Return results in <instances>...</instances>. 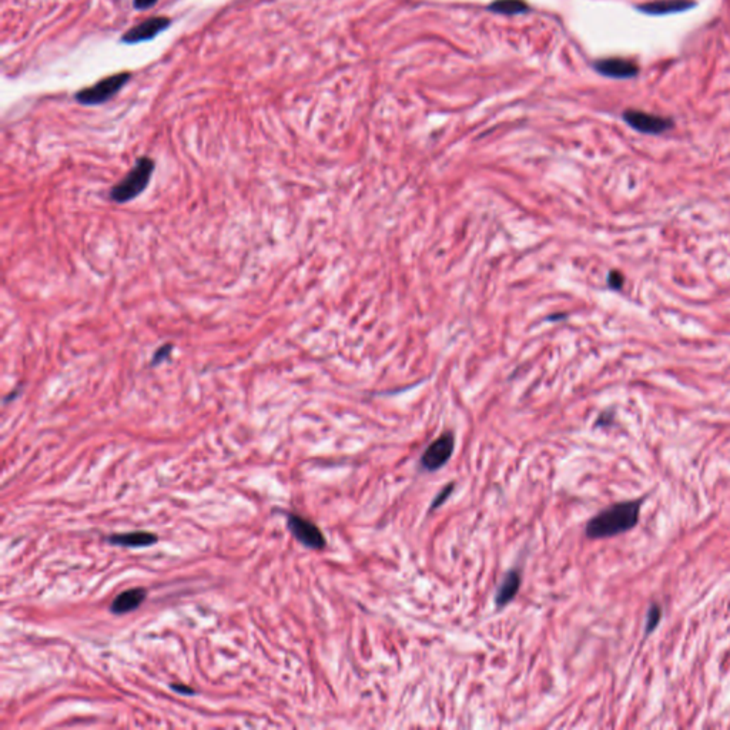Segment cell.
Returning <instances> with one entry per match:
<instances>
[{"label":"cell","mask_w":730,"mask_h":730,"mask_svg":"<svg viewBox=\"0 0 730 730\" xmlns=\"http://www.w3.org/2000/svg\"><path fill=\"white\" fill-rule=\"evenodd\" d=\"M642 501H626L615 503L597 517H594L585 529V534L591 539L612 538L633 529L639 521V510Z\"/></svg>","instance_id":"cell-1"},{"label":"cell","mask_w":730,"mask_h":730,"mask_svg":"<svg viewBox=\"0 0 730 730\" xmlns=\"http://www.w3.org/2000/svg\"><path fill=\"white\" fill-rule=\"evenodd\" d=\"M155 160L150 157H140L134 167L124 176L121 181L110 190V200L117 204H124L136 197H138L145 189H148L153 172H155Z\"/></svg>","instance_id":"cell-2"},{"label":"cell","mask_w":730,"mask_h":730,"mask_svg":"<svg viewBox=\"0 0 730 730\" xmlns=\"http://www.w3.org/2000/svg\"><path fill=\"white\" fill-rule=\"evenodd\" d=\"M131 79L130 71H120L99 80L96 85L82 89L75 95L78 103L83 106H97L113 99Z\"/></svg>","instance_id":"cell-3"},{"label":"cell","mask_w":730,"mask_h":730,"mask_svg":"<svg viewBox=\"0 0 730 730\" xmlns=\"http://www.w3.org/2000/svg\"><path fill=\"white\" fill-rule=\"evenodd\" d=\"M454 450L455 436L453 432H445L428 445L419 460V464L428 472L438 471L451 460Z\"/></svg>","instance_id":"cell-4"},{"label":"cell","mask_w":730,"mask_h":730,"mask_svg":"<svg viewBox=\"0 0 730 730\" xmlns=\"http://www.w3.org/2000/svg\"><path fill=\"white\" fill-rule=\"evenodd\" d=\"M623 120L633 130L643 133V134H653V136L662 134L675 126L672 119L661 117L656 114H649V113H645L640 110H632V109L623 112Z\"/></svg>","instance_id":"cell-5"},{"label":"cell","mask_w":730,"mask_h":730,"mask_svg":"<svg viewBox=\"0 0 730 730\" xmlns=\"http://www.w3.org/2000/svg\"><path fill=\"white\" fill-rule=\"evenodd\" d=\"M287 524L289 532L304 546L310 549H323L327 545L323 532L311 521L296 514H289L287 517Z\"/></svg>","instance_id":"cell-6"},{"label":"cell","mask_w":730,"mask_h":730,"mask_svg":"<svg viewBox=\"0 0 730 730\" xmlns=\"http://www.w3.org/2000/svg\"><path fill=\"white\" fill-rule=\"evenodd\" d=\"M172 26V19L166 16H155L143 20L141 23L128 29L123 36L121 42L126 44H136L141 42H148L155 39L162 32L167 30Z\"/></svg>","instance_id":"cell-7"},{"label":"cell","mask_w":730,"mask_h":730,"mask_svg":"<svg viewBox=\"0 0 730 730\" xmlns=\"http://www.w3.org/2000/svg\"><path fill=\"white\" fill-rule=\"evenodd\" d=\"M594 67L601 75L612 79H632L639 75V66L633 60L622 57L601 59L595 61Z\"/></svg>","instance_id":"cell-8"},{"label":"cell","mask_w":730,"mask_h":730,"mask_svg":"<svg viewBox=\"0 0 730 730\" xmlns=\"http://www.w3.org/2000/svg\"><path fill=\"white\" fill-rule=\"evenodd\" d=\"M696 4L693 0H654V2H647L636 6V9L640 13L650 15V16H666L674 13L686 12L692 8H695Z\"/></svg>","instance_id":"cell-9"},{"label":"cell","mask_w":730,"mask_h":730,"mask_svg":"<svg viewBox=\"0 0 730 730\" xmlns=\"http://www.w3.org/2000/svg\"><path fill=\"white\" fill-rule=\"evenodd\" d=\"M148 598V591L144 588H131L120 595L116 597V599L112 602L110 611L116 615H123L127 612H131L137 609Z\"/></svg>","instance_id":"cell-10"},{"label":"cell","mask_w":730,"mask_h":730,"mask_svg":"<svg viewBox=\"0 0 730 730\" xmlns=\"http://www.w3.org/2000/svg\"><path fill=\"white\" fill-rule=\"evenodd\" d=\"M521 588V573L518 570H509L503 579H502V583L498 588V592H496V597H495V604L498 608H503L506 606L510 601H513L518 591Z\"/></svg>","instance_id":"cell-11"},{"label":"cell","mask_w":730,"mask_h":730,"mask_svg":"<svg viewBox=\"0 0 730 730\" xmlns=\"http://www.w3.org/2000/svg\"><path fill=\"white\" fill-rule=\"evenodd\" d=\"M113 545L126 546V548H144L150 546L157 542V535L145 531H136L127 534H116L110 535L107 539Z\"/></svg>","instance_id":"cell-12"},{"label":"cell","mask_w":730,"mask_h":730,"mask_svg":"<svg viewBox=\"0 0 730 730\" xmlns=\"http://www.w3.org/2000/svg\"><path fill=\"white\" fill-rule=\"evenodd\" d=\"M491 11L502 15H518L528 11V5L524 0H496L491 6Z\"/></svg>","instance_id":"cell-13"},{"label":"cell","mask_w":730,"mask_h":730,"mask_svg":"<svg viewBox=\"0 0 730 730\" xmlns=\"http://www.w3.org/2000/svg\"><path fill=\"white\" fill-rule=\"evenodd\" d=\"M661 618H662V611L658 605H652L649 612H647V618H646V635L653 632L654 628L659 625L661 622Z\"/></svg>","instance_id":"cell-14"},{"label":"cell","mask_w":730,"mask_h":730,"mask_svg":"<svg viewBox=\"0 0 730 730\" xmlns=\"http://www.w3.org/2000/svg\"><path fill=\"white\" fill-rule=\"evenodd\" d=\"M625 284V275L619 270H612L608 274V285L612 289H621Z\"/></svg>","instance_id":"cell-15"},{"label":"cell","mask_w":730,"mask_h":730,"mask_svg":"<svg viewBox=\"0 0 730 730\" xmlns=\"http://www.w3.org/2000/svg\"><path fill=\"white\" fill-rule=\"evenodd\" d=\"M454 486H455L454 484H448V485H447V486H445V488H444L443 491H440V493H438V495L435 496V499L432 501V505H431V510H432V509H435V508H438V506H440V505H443V503L445 502V499H447V498H448V496L451 495V492H453Z\"/></svg>","instance_id":"cell-16"},{"label":"cell","mask_w":730,"mask_h":730,"mask_svg":"<svg viewBox=\"0 0 730 730\" xmlns=\"http://www.w3.org/2000/svg\"><path fill=\"white\" fill-rule=\"evenodd\" d=\"M172 349H173V345H170V344L160 347V348L156 351L155 357H153V365H156V364H159V362H163V361L170 355Z\"/></svg>","instance_id":"cell-17"},{"label":"cell","mask_w":730,"mask_h":730,"mask_svg":"<svg viewBox=\"0 0 730 730\" xmlns=\"http://www.w3.org/2000/svg\"><path fill=\"white\" fill-rule=\"evenodd\" d=\"M157 2L159 0H133V6L137 11H148L153 8Z\"/></svg>","instance_id":"cell-18"},{"label":"cell","mask_w":730,"mask_h":730,"mask_svg":"<svg viewBox=\"0 0 730 730\" xmlns=\"http://www.w3.org/2000/svg\"><path fill=\"white\" fill-rule=\"evenodd\" d=\"M170 688H172L174 692L180 693V695H189V696H191V695H194V693H196V690H194V689H191V688H189V686H184V685L173 683V685H170Z\"/></svg>","instance_id":"cell-19"}]
</instances>
